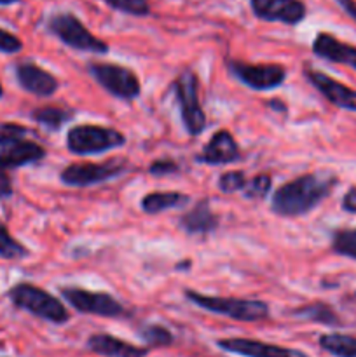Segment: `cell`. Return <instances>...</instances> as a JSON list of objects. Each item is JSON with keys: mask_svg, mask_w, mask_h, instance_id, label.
<instances>
[{"mask_svg": "<svg viewBox=\"0 0 356 357\" xmlns=\"http://www.w3.org/2000/svg\"><path fill=\"white\" fill-rule=\"evenodd\" d=\"M216 347L241 357H309L306 352L297 351V349L265 344V342L251 340V338H223L216 342Z\"/></svg>", "mask_w": 356, "mask_h": 357, "instance_id": "obj_14", "label": "cell"}, {"mask_svg": "<svg viewBox=\"0 0 356 357\" xmlns=\"http://www.w3.org/2000/svg\"><path fill=\"white\" fill-rule=\"evenodd\" d=\"M178 222L188 236H206L218 227V216L209 208L208 201H199L194 208L181 215Z\"/></svg>", "mask_w": 356, "mask_h": 357, "instance_id": "obj_19", "label": "cell"}, {"mask_svg": "<svg viewBox=\"0 0 356 357\" xmlns=\"http://www.w3.org/2000/svg\"><path fill=\"white\" fill-rule=\"evenodd\" d=\"M293 316L300 317V319L306 321H313V323H320V324H327V326H337L341 324V317L337 316L334 309L330 305L323 302L318 303H311V305L306 307H299V309L293 310Z\"/></svg>", "mask_w": 356, "mask_h": 357, "instance_id": "obj_22", "label": "cell"}, {"mask_svg": "<svg viewBox=\"0 0 356 357\" xmlns=\"http://www.w3.org/2000/svg\"><path fill=\"white\" fill-rule=\"evenodd\" d=\"M185 298L195 307L202 310H208L212 314L230 317L234 321H243V323H257V321L267 319L269 305L260 300H246V298H229V296H208L194 291V289H185Z\"/></svg>", "mask_w": 356, "mask_h": 357, "instance_id": "obj_3", "label": "cell"}, {"mask_svg": "<svg viewBox=\"0 0 356 357\" xmlns=\"http://www.w3.org/2000/svg\"><path fill=\"white\" fill-rule=\"evenodd\" d=\"M304 75H306V79L309 80V84L314 89L323 94V98L328 103H332L337 108H342V110L356 112V89L332 79L327 73L318 72V70L306 68L304 70Z\"/></svg>", "mask_w": 356, "mask_h": 357, "instance_id": "obj_13", "label": "cell"}, {"mask_svg": "<svg viewBox=\"0 0 356 357\" xmlns=\"http://www.w3.org/2000/svg\"><path fill=\"white\" fill-rule=\"evenodd\" d=\"M178 171H180L178 164L173 162V160H170V159L156 160V162H152L149 166V173L154 174V176H166V174L178 173Z\"/></svg>", "mask_w": 356, "mask_h": 357, "instance_id": "obj_31", "label": "cell"}, {"mask_svg": "<svg viewBox=\"0 0 356 357\" xmlns=\"http://www.w3.org/2000/svg\"><path fill=\"white\" fill-rule=\"evenodd\" d=\"M47 30L54 35L56 38L63 42L68 47L75 51L94 52V54H105L108 52V44L91 33L86 24L72 13H56L49 16Z\"/></svg>", "mask_w": 356, "mask_h": 357, "instance_id": "obj_5", "label": "cell"}, {"mask_svg": "<svg viewBox=\"0 0 356 357\" xmlns=\"http://www.w3.org/2000/svg\"><path fill=\"white\" fill-rule=\"evenodd\" d=\"M87 72L107 93L115 98L133 101L142 93L138 75L128 66L117 65V63L94 61L87 65Z\"/></svg>", "mask_w": 356, "mask_h": 357, "instance_id": "obj_7", "label": "cell"}, {"mask_svg": "<svg viewBox=\"0 0 356 357\" xmlns=\"http://www.w3.org/2000/svg\"><path fill=\"white\" fill-rule=\"evenodd\" d=\"M351 20L356 21V0H335Z\"/></svg>", "mask_w": 356, "mask_h": 357, "instance_id": "obj_35", "label": "cell"}, {"mask_svg": "<svg viewBox=\"0 0 356 357\" xmlns=\"http://www.w3.org/2000/svg\"><path fill=\"white\" fill-rule=\"evenodd\" d=\"M63 300L70 307L82 314L100 317H121L124 316V305L108 293L89 291V289L77 288V286H65L59 288Z\"/></svg>", "mask_w": 356, "mask_h": 357, "instance_id": "obj_9", "label": "cell"}, {"mask_svg": "<svg viewBox=\"0 0 356 357\" xmlns=\"http://www.w3.org/2000/svg\"><path fill=\"white\" fill-rule=\"evenodd\" d=\"M332 251L339 257L356 260V229H339L332 236Z\"/></svg>", "mask_w": 356, "mask_h": 357, "instance_id": "obj_24", "label": "cell"}, {"mask_svg": "<svg viewBox=\"0 0 356 357\" xmlns=\"http://www.w3.org/2000/svg\"><path fill=\"white\" fill-rule=\"evenodd\" d=\"M128 169V160L110 159L107 162H73L59 173V180L68 187H91L121 176Z\"/></svg>", "mask_w": 356, "mask_h": 357, "instance_id": "obj_8", "label": "cell"}, {"mask_svg": "<svg viewBox=\"0 0 356 357\" xmlns=\"http://www.w3.org/2000/svg\"><path fill=\"white\" fill-rule=\"evenodd\" d=\"M188 202V195L181 192H150L142 199V209L147 215H159L173 208H181Z\"/></svg>", "mask_w": 356, "mask_h": 357, "instance_id": "obj_20", "label": "cell"}, {"mask_svg": "<svg viewBox=\"0 0 356 357\" xmlns=\"http://www.w3.org/2000/svg\"><path fill=\"white\" fill-rule=\"evenodd\" d=\"M87 349L105 357H145L149 354L147 347H138L108 333L91 335L87 338Z\"/></svg>", "mask_w": 356, "mask_h": 357, "instance_id": "obj_18", "label": "cell"}, {"mask_svg": "<svg viewBox=\"0 0 356 357\" xmlns=\"http://www.w3.org/2000/svg\"><path fill=\"white\" fill-rule=\"evenodd\" d=\"M28 250L10 236L9 229L0 222V258L3 260H23L28 257Z\"/></svg>", "mask_w": 356, "mask_h": 357, "instance_id": "obj_25", "label": "cell"}, {"mask_svg": "<svg viewBox=\"0 0 356 357\" xmlns=\"http://www.w3.org/2000/svg\"><path fill=\"white\" fill-rule=\"evenodd\" d=\"M320 347L334 357H356V337L344 333H325L320 337Z\"/></svg>", "mask_w": 356, "mask_h": 357, "instance_id": "obj_21", "label": "cell"}, {"mask_svg": "<svg viewBox=\"0 0 356 357\" xmlns=\"http://www.w3.org/2000/svg\"><path fill=\"white\" fill-rule=\"evenodd\" d=\"M313 52L325 61L346 65L356 72V47L339 40L328 31H320L313 40Z\"/></svg>", "mask_w": 356, "mask_h": 357, "instance_id": "obj_17", "label": "cell"}, {"mask_svg": "<svg viewBox=\"0 0 356 357\" xmlns=\"http://www.w3.org/2000/svg\"><path fill=\"white\" fill-rule=\"evenodd\" d=\"M250 9L257 20L286 26H297L307 16L302 0H250Z\"/></svg>", "mask_w": 356, "mask_h": 357, "instance_id": "obj_11", "label": "cell"}, {"mask_svg": "<svg viewBox=\"0 0 356 357\" xmlns=\"http://www.w3.org/2000/svg\"><path fill=\"white\" fill-rule=\"evenodd\" d=\"M3 96V87H2V84H0V98Z\"/></svg>", "mask_w": 356, "mask_h": 357, "instance_id": "obj_37", "label": "cell"}, {"mask_svg": "<svg viewBox=\"0 0 356 357\" xmlns=\"http://www.w3.org/2000/svg\"><path fill=\"white\" fill-rule=\"evenodd\" d=\"M45 155L44 146L31 139L6 138L0 142V169L3 171L40 162Z\"/></svg>", "mask_w": 356, "mask_h": 357, "instance_id": "obj_12", "label": "cell"}, {"mask_svg": "<svg viewBox=\"0 0 356 357\" xmlns=\"http://www.w3.org/2000/svg\"><path fill=\"white\" fill-rule=\"evenodd\" d=\"M13 195V181L7 171L0 169V197H10Z\"/></svg>", "mask_w": 356, "mask_h": 357, "instance_id": "obj_34", "label": "cell"}, {"mask_svg": "<svg viewBox=\"0 0 356 357\" xmlns=\"http://www.w3.org/2000/svg\"><path fill=\"white\" fill-rule=\"evenodd\" d=\"M21 49H23L21 38L10 33V31L0 28V52H3V54H16Z\"/></svg>", "mask_w": 356, "mask_h": 357, "instance_id": "obj_30", "label": "cell"}, {"mask_svg": "<svg viewBox=\"0 0 356 357\" xmlns=\"http://www.w3.org/2000/svg\"><path fill=\"white\" fill-rule=\"evenodd\" d=\"M271 176L269 174H257L253 180H250L244 187V197L248 199H264L271 190Z\"/></svg>", "mask_w": 356, "mask_h": 357, "instance_id": "obj_29", "label": "cell"}, {"mask_svg": "<svg viewBox=\"0 0 356 357\" xmlns=\"http://www.w3.org/2000/svg\"><path fill=\"white\" fill-rule=\"evenodd\" d=\"M241 159V150L234 136L225 129H220L209 138V142L202 146L201 153L195 157L198 162L208 164V166H222V164H232Z\"/></svg>", "mask_w": 356, "mask_h": 357, "instance_id": "obj_15", "label": "cell"}, {"mask_svg": "<svg viewBox=\"0 0 356 357\" xmlns=\"http://www.w3.org/2000/svg\"><path fill=\"white\" fill-rule=\"evenodd\" d=\"M17 2H21V0H0V6H13Z\"/></svg>", "mask_w": 356, "mask_h": 357, "instance_id": "obj_36", "label": "cell"}, {"mask_svg": "<svg viewBox=\"0 0 356 357\" xmlns=\"http://www.w3.org/2000/svg\"><path fill=\"white\" fill-rule=\"evenodd\" d=\"M126 143L121 131L96 124L73 126L66 132V149L75 155H94L119 149Z\"/></svg>", "mask_w": 356, "mask_h": 357, "instance_id": "obj_4", "label": "cell"}, {"mask_svg": "<svg viewBox=\"0 0 356 357\" xmlns=\"http://www.w3.org/2000/svg\"><path fill=\"white\" fill-rule=\"evenodd\" d=\"M30 132V129L16 122H0V142L6 138H23Z\"/></svg>", "mask_w": 356, "mask_h": 357, "instance_id": "obj_32", "label": "cell"}, {"mask_svg": "<svg viewBox=\"0 0 356 357\" xmlns=\"http://www.w3.org/2000/svg\"><path fill=\"white\" fill-rule=\"evenodd\" d=\"M342 209L348 213H353V215H356V187H351L348 192H346V195L342 197Z\"/></svg>", "mask_w": 356, "mask_h": 357, "instance_id": "obj_33", "label": "cell"}, {"mask_svg": "<svg viewBox=\"0 0 356 357\" xmlns=\"http://www.w3.org/2000/svg\"><path fill=\"white\" fill-rule=\"evenodd\" d=\"M230 73L253 91H271L281 86L286 79V70L281 65H253V63L229 59Z\"/></svg>", "mask_w": 356, "mask_h": 357, "instance_id": "obj_10", "label": "cell"}, {"mask_svg": "<svg viewBox=\"0 0 356 357\" xmlns=\"http://www.w3.org/2000/svg\"><path fill=\"white\" fill-rule=\"evenodd\" d=\"M14 307L52 324L68 323L70 314L56 296L30 282H20L7 293Z\"/></svg>", "mask_w": 356, "mask_h": 357, "instance_id": "obj_2", "label": "cell"}, {"mask_svg": "<svg viewBox=\"0 0 356 357\" xmlns=\"http://www.w3.org/2000/svg\"><path fill=\"white\" fill-rule=\"evenodd\" d=\"M73 112L58 107H42L31 112V119L47 131H59L68 121H72Z\"/></svg>", "mask_w": 356, "mask_h": 357, "instance_id": "obj_23", "label": "cell"}, {"mask_svg": "<svg viewBox=\"0 0 356 357\" xmlns=\"http://www.w3.org/2000/svg\"><path fill=\"white\" fill-rule=\"evenodd\" d=\"M103 2L108 3L112 9L128 14V16L145 17L150 14L149 0H103Z\"/></svg>", "mask_w": 356, "mask_h": 357, "instance_id": "obj_27", "label": "cell"}, {"mask_svg": "<svg viewBox=\"0 0 356 357\" xmlns=\"http://www.w3.org/2000/svg\"><path fill=\"white\" fill-rule=\"evenodd\" d=\"M337 178L330 173H307L281 185L272 195V213L285 218L307 215L330 195Z\"/></svg>", "mask_w": 356, "mask_h": 357, "instance_id": "obj_1", "label": "cell"}, {"mask_svg": "<svg viewBox=\"0 0 356 357\" xmlns=\"http://www.w3.org/2000/svg\"><path fill=\"white\" fill-rule=\"evenodd\" d=\"M140 337L147 342L150 347H168L173 344V335L168 328L161 326V324H149L143 330H140Z\"/></svg>", "mask_w": 356, "mask_h": 357, "instance_id": "obj_26", "label": "cell"}, {"mask_svg": "<svg viewBox=\"0 0 356 357\" xmlns=\"http://www.w3.org/2000/svg\"><path fill=\"white\" fill-rule=\"evenodd\" d=\"M175 96L180 105L181 122L191 136H199L206 128V115L199 101V80L192 70H184L173 82Z\"/></svg>", "mask_w": 356, "mask_h": 357, "instance_id": "obj_6", "label": "cell"}, {"mask_svg": "<svg viewBox=\"0 0 356 357\" xmlns=\"http://www.w3.org/2000/svg\"><path fill=\"white\" fill-rule=\"evenodd\" d=\"M248 180L243 171H227L218 178V188L223 194H236V192L244 190Z\"/></svg>", "mask_w": 356, "mask_h": 357, "instance_id": "obj_28", "label": "cell"}, {"mask_svg": "<svg viewBox=\"0 0 356 357\" xmlns=\"http://www.w3.org/2000/svg\"><path fill=\"white\" fill-rule=\"evenodd\" d=\"M16 79L27 93L40 98L52 96L59 89L58 79L35 63H20L16 66Z\"/></svg>", "mask_w": 356, "mask_h": 357, "instance_id": "obj_16", "label": "cell"}]
</instances>
